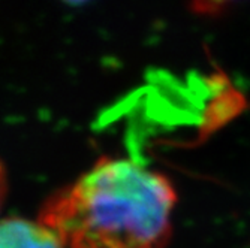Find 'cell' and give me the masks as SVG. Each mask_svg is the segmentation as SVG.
Masks as SVG:
<instances>
[{
	"instance_id": "cell-1",
	"label": "cell",
	"mask_w": 250,
	"mask_h": 248,
	"mask_svg": "<svg viewBox=\"0 0 250 248\" xmlns=\"http://www.w3.org/2000/svg\"><path fill=\"white\" fill-rule=\"evenodd\" d=\"M175 205V189L164 173L102 157L45 200L38 220L64 248H167Z\"/></svg>"
},
{
	"instance_id": "cell-5",
	"label": "cell",
	"mask_w": 250,
	"mask_h": 248,
	"mask_svg": "<svg viewBox=\"0 0 250 248\" xmlns=\"http://www.w3.org/2000/svg\"><path fill=\"white\" fill-rule=\"evenodd\" d=\"M64 2H69V3H83L85 0H64Z\"/></svg>"
},
{
	"instance_id": "cell-2",
	"label": "cell",
	"mask_w": 250,
	"mask_h": 248,
	"mask_svg": "<svg viewBox=\"0 0 250 248\" xmlns=\"http://www.w3.org/2000/svg\"><path fill=\"white\" fill-rule=\"evenodd\" d=\"M0 248H64L60 236L41 220H0Z\"/></svg>"
},
{
	"instance_id": "cell-4",
	"label": "cell",
	"mask_w": 250,
	"mask_h": 248,
	"mask_svg": "<svg viewBox=\"0 0 250 248\" xmlns=\"http://www.w3.org/2000/svg\"><path fill=\"white\" fill-rule=\"evenodd\" d=\"M6 190H8V183H6V172H5V168L0 162V208L3 205V200H5V196H6Z\"/></svg>"
},
{
	"instance_id": "cell-3",
	"label": "cell",
	"mask_w": 250,
	"mask_h": 248,
	"mask_svg": "<svg viewBox=\"0 0 250 248\" xmlns=\"http://www.w3.org/2000/svg\"><path fill=\"white\" fill-rule=\"evenodd\" d=\"M237 0H190V6L199 15L216 17L225 12Z\"/></svg>"
}]
</instances>
